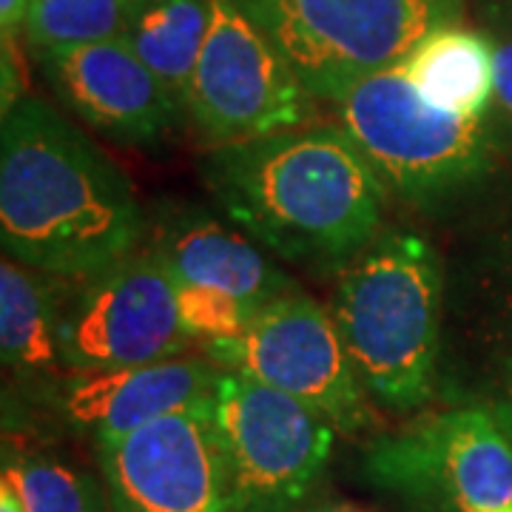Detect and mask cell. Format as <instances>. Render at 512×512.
<instances>
[{"label": "cell", "instance_id": "6da1fadb", "mask_svg": "<svg viewBox=\"0 0 512 512\" xmlns=\"http://www.w3.org/2000/svg\"><path fill=\"white\" fill-rule=\"evenodd\" d=\"M202 177L245 237L316 274L342 271L379 237L387 185L342 126L211 148Z\"/></svg>", "mask_w": 512, "mask_h": 512}, {"label": "cell", "instance_id": "7a4b0ae2", "mask_svg": "<svg viewBox=\"0 0 512 512\" xmlns=\"http://www.w3.org/2000/svg\"><path fill=\"white\" fill-rule=\"evenodd\" d=\"M146 217L120 165L46 100L3 114L0 239L6 256L86 279L143 248Z\"/></svg>", "mask_w": 512, "mask_h": 512}, {"label": "cell", "instance_id": "3957f363", "mask_svg": "<svg viewBox=\"0 0 512 512\" xmlns=\"http://www.w3.org/2000/svg\"><path fill=\"white\" fill-rule=\"evenodd\" d=\"M330 313L367 396L393 413L436 399L444 271L427 239L379 234L339 271Z\"/></svg>", "mask_w": 512, "mask_h": 512}, {"label": "cell", "instance_id": "277c9868", "mask_svg": "<svg viewBox=\"0 0 512 512\" xmlns=\"http://www.w3.org/2000/svg\"><path fill=\"white\" fill-rule=\"evenodd\" d=\"M467 0H237L316 100L339 103L365 77L404 63L424 37L461 23Z\"/></svg>", "mask_w": 512, "mask_h": 512}, {"label": "cell", "instance_id": "5b68a950", "mask_svg": "<svg viewBox=\"0 0 512 512\" xmlns=\"http://www.w3.org/2000/svg\"><path fill=\"white\" fill-rule=\"evenodd\" d=\"M336 106L342 128L384 185L419 205L464 191L487 174L493 160L484 120L433 106L402 63L365 77Z\"/></svg>", "mask_w": 512, "mask_h": 512}, {"label": "cell", "instance_id": "8992f818", "mask_svg": "<svg viewBox=\"0 0 512 512\" xmlns=\"http://www.w3.org/2000/svg\"><path fill=\"white\" fill-rule=\"evenodd\" d=\"M367 478L416 512H512V427L450 404L370 444Z\"/></svg>", "mask_w": 512, "mask_h": 512}, {"label": "cell", "instance_id": "52a82bcc", "mask_svg": "<svg viewBox=\"0 0 512 512\" xmlns=\"http://www.w3.org/2000/svg\"><path fill=\"white\" fill-rule=\"evenodd\" d=\"M228 512H293L328 464L336 427L316 410L256 382L222 370L217 387Z\"/></svg>", "mask_w": 512, "mask_h": 512}, {"label": "cell", "instance_id": "ba28073f", "mask_svg": "<svg viewBox=\"0 0 512 512\" xmlns=\"http://www.w3.org/2000/svg\"><path fill=\"white\" fill-rule=\"evenodd\" d=\"M57 342L69 373L183 356L177 279L151 245L86 279H60Z\"/></svg>", "mask_w": 512, "mask_h": 512}, {"label": "cell", "instance_id": "9c48e42d", "mask_svg": "<svg viewBox=\"0 0 512 512\" xmlns=\"http://www.w3.org/2000/svg\"><path fill=\"white\" fill-rule=\"evenodd\" d=\"M202 350L220 370L271 384L316 410L345 436L373 421L365 384L333 313L305 293H288L262 305L239 339Z\"/></svg>", "mask_w": 512, "mask_h": 512}, {"label": "cell", "instance_id": "30bf717a", "mask_svg": "<svg viewBox=\"0 0 512 512\" xmlns=\"http://www.w3.org/2000/svg\"><path fill=\"white\" fill-rule=\"evenodd\" d=\"M313 100L288 57L237 0H211V23L188 94V117L211 146L308 126Z\"/></svg>", "mask_w": 512, "mask_h": 512}, {"label": "cell", "instance_id": "8fae6325", "mask_svg": "<svg viewBox=\"0 0 512 512\" xmlns=\"http://www.w3.org/2000/svg\"><path fill=\"white\" fill-rule=\"evenodd\" d=\"M114 512H228L217 393L143 424L97 439Z\"/></svg>", "mask_w": 512, "mask_h": 512}, {"label": "cell", "instance_id": "7c38bea8", "mask_svg": "<svg viewBox=\"0 0 512 512\" xmlns=\"http://www.w3.org/2000/svg\"><path fill=\"white\" fill-rule=\"evenodd\" d=\"M37 60L57 97L120 143H157L185 117L123 37L40 52Z\"/></svg>", "mask_w": 512, "mask_h": 512}, {"label": "cell", "instance_id": "4fadbf2b", "mask_svg": "<svg viewBox=\"0 0 512 512\" xmlns=\"http://www.w3.org/2000/svg\"><path fill=\"white\" fill-rule=\"evenodd\" d=\"M439 393L478 404L512 427V256L450 296L441 322Z\"/></svg>", "mask_w": 512, "mask_h": 512}, {"label": "cell", "instance_id": "5bb4252c", "mask_svg": "<svg viewBox=\"0 0 512 512\" xmlns=\"http://www.w3.org/2000/svg\"><path fill=\"white\" fill-rule=\"evenodd\" d=\"M220 379L222 370L208 356L69 373L60 382V407L77 427L111 439L214 396Z\"/></svg>", "mask_w": 512, "mask_h": 512}, {"label": "cell", "instance_id": "9a60e30c", "mask_svg": "<svg viewBox=\"0 0 512 512\" xmlns=\"http://www.w3.org/2000/svg\"><path fill=\"white\" fill-rule=\"evenodd\" d=\"M151 248L163 256L177 285L231 293L254 302L256 308L296 293L291 276L274 268L254 239L225 228L202 211L168 214L157 225Z\"/></svg>", "mask_w": 512, "mask_h": 512}, {"label": "cell", "instance_id": "2e32d148", "mask_svg": "<svg viewBox=\"0 0 512 512\" xmlns=\"http://www.w3.org/2000/svg\"><path fill=\"white\" fill-rule=\"evenodd\" d=\"M60 276L43 274L12 256L0 262V350L3 365L18 379H60L57 342Z\"/></svg>", "mask_w": 512, "mask_h": 512}, {"label": "cell", "instance_id": "e0dca14e", "mask_svg": "<svg viewBox=\"0 0 512 512\" xmlns=\"http://www.w3.org/2000/svg\"><path fill=\"white\" fill-rule=\"evenodd\" d=\"M402 69L439 109L467 120H484L493 111V46L481 29L444 23L404 57Z\"/></svg>", "mask_w": 512, "mask_h": 512}, {"label": "cell", "instance_id": "ac0fdd59", "mask_svg": "<svg viewBox=\"0 0 512 512\" xmlns=\"http://www.w3.org/2000/svg\"><path fill=\"white\" fill-rule=\"evenodd\" d=\"M211 23V0H134L123 40L188 114L191 80Z\"/></svg>", "mask_w": 512, "mask_h": 512}, {"label": "cell", "instance_id": "d6986e66", "mask_svg": "<svg viewBox=\"0 0 512 512\" xmlns=\"http://www.w3.org/2000/svg\"><path fill=\"white\" fill-rule=\"evenodd\" d=\"M134 0H32L23 35L32 52H55L123 37Z\"/></svg>", "mask_w": 512, "mask_h": 512}, {"label": "cell", "instance_id": "ffe728a7", "mask_svg": "<svg viewBox=\"0 0 512 512\" xmlns=\"http://www.w3.org/2000/svg\"><path fill=\"white\" fill-rule=\"evenodd\" d=\"M3 478L26 512H109L92 476L43 456L9 458Z\"/></svg>", "mask_w": 512, "mask_h": 512}, {"label": "cell", "instance_id": "44dd1931", "mask_svg": "<svg viewBox=\"0 0 512 512\" xmlns=\"http://www.w3.org/2000/svg\"><path fill=\"white\" fill-rule=\"evenodd\" d=\"M177 305L185 336L200 342L202 348L239 339L259 311L254 302L194 285H177Z\"/></svg>", "mask_w": 512, "mask_h": 512}, {"label": "cell", "instance_id": "7402d4cb", "mask_svg": "<svg viewBox=\"0 0 512 512\" xmlns=\"http://www.w3.org/2000/svg\"><path fill=\"white\" fill-rule=\"evenodd\" d=\"M481 32L487 35L493 46L495 66V100L493 109L504 117V123L512 128V20L487 0L478 6Z\"/></svg>", "mask_w": 512, "mask_h": 512}, {"label": "cell", "instance_id": "603a6c76", "mask_svg": "<svg viewBox=\"0 0 512 512\" xmlns=\"http://www.w3.org/2000/svg\"><path fill=\"white\" fill-rule=\"evenodd\" d=\"M29 3L32 0H0V26L3 35H15L23 32L26 18H29Z\"/></svg>", "mask_w": 512, "mask_h": 512}, {"label": "cell", "instance_id": "cb8c5ba5", "mask_svg": "<svg viewBox=\"0 0 512 512\" xmlns=\"http://www.w3.org/2000/svg\"><path fill=\"white\" fill-rule=\"evenodd\" d=\"M0 512H26L23 504H20L18 493H15V487L6 478L0 481Z\"/></svg>", "mask_w": 512, "mask_h": 512}, {"label": "cell", "instance_id": "d4e9b609", "mask_svg": "<svg viewBox=\"0 0 512 512\" xmlns=\"http://www.w3.org/2000/svg\"><path fill=\"white\" fill-rule=\"evenodd\" d=\"M487 3H493V6H498L507 18L512 20V0H487Z\"/></svg>", "mask_w": 512, "mask_h": 512}, {"label": "cell", "instance_id": "484cf974", "mask_svg": "<svg viewBox=\"0 0 512 512\" xmlns=\"http://www.w3.org/2000/svg\"><path fill=\"white\" fill-rule=\"evenodd\" d=\"M322 512H373V510H362V507H333V510H322Z\"/></svg>", "mask_w": 512, "mask_h": 512}]
</instances>
